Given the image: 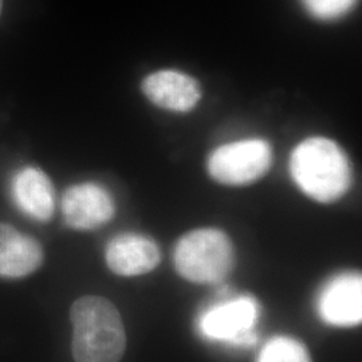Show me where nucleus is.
I'll list each match as a JSON object with an SVG mask.
<instances>
[{
    "label": "nucleus",
    "mask_w": 362,
    "mask_h": 362,
    "mask_svg": "<svg viewBox=\"0 0 362 362\" xmlns=\"http://www.w3.org/2000/svg\"><path fill=\"white\" fill-rule=\"evenodd\" d=\"M288 172L298 189L321 204L341 200L353 181L349 157L339 144L324 136H311L294 146Z\"/></svg>",
    "instance_id": "f257e3e1"
},
{
    "label": "nucleus",
    "mask_w": 362,
    "mask_h": 362,
    "mask_svg": "<svg viewBox=\"0 0 362 362\" xmlns=\"http://www.w3.org/2000/svg\"><path fill=\"white\" fill-rule=\"evenodd\" d=\"M76 362H119L127 334L116 306L106 298L82 297L70 310Z\"/></svg>",
    "instance_id": "f03ea898"
},
{
    "label": "nucleus",
    "mask_w": 362,
    "mask_h": 362,
    "mask_svg": "<svg viewBox=\"0 0 362 362\" xmlns=\"http://www.w3.org/2000/svg\"><path fill=\"white\" fill-rule=\"evenodd\" d=\"M176 272L192 284H219L233 270V242L218 228H197L182 235L173 251Z\"/></svg>",
    "instance_id": "7ed1b4c3"
},
{
    "label": "nucleus",
    "mask_w": 362,
    "mask_h": 362,
    "mask_svg": "<svg viewBox=\"0 0 362 362\" xmlns=\"http://www.w3.org/2000/svg\"><path fill=\"white\" fill-rule=\"evenodd\" d=\"M272 157V144L262 137L223 144L208 156V175L223 185L245 187L270 170Z\"/></svg>",
    "instance_id": "20e7f679"
},
{
    "label": "nucleus",
    "mask_w": 362,
    "mask_h": 362,
    "mask_svg": "<svg viewBox=\"0 0 362 362\" xmlns=\"http://www.w3.org/2000/svg\"><path fill=\"white\" fill-rule=\"evenodd\" d=\"M260 317V305L251 296L233 297L208 308L197 317L196 327L209 341L236 348H248L257 344L255 326Z\"/></svg>",
    "instance_id": "39448f33"
},
{
    "label": "nucleus",
    "mask_w": 362,
    "mask_h": 362,
    "mask_svg": "<svg viewBox=\"0 0 362 362\" xmlns=\"http://www.w3.org/2000/svg\"><path fill=\"white\" fill-rule=\"evenodd\" d=\"M315 308L325 324L353 327L362 321V278L360 272L338 274L320 291Z\"/></svg>",
    "instance_id": "423d86ee"
},
{
    "label": "nucleus",
    "mask_w": 362,
    "mask_h": 362,
    "mask_svg": "<svg viewBox=\"0 0 362 362\" xmlns=\"http://www.w3.org/2000/svg\"><path fill=\"white\" fill-rule=\"evenodd\" d=\"M66 224L79 231L95 230L113 219L116 204L110 192L97 182L70 187L62 199Z\"/></svg>",
    "instance_id": "0eeeda50"
},
{
    "label": "nucleus",
    "mask_w": 362,
    "mask_h": 362,
    "mask_svg": "<svg viewBox=\"0 0 362 362\" xmlns=\"http://www.w3.org/2000/svg\"><path fill=\"white\" fill-rule=\"evenodd\" d=\"M141 89L151 104L172 113L192 112L203 95L197 79L173 69L151 73L144 78Z\"/></svg>",
    "instance_id": "6e6552de"
},
{
    "label": "nucleus",
    "mask_w": 362,
    "mask_h": 362,
    "mask_svg": "<svg viewBox=\"0 0 362 362\" xmlns=\"http://www.w3.org/2000/svg\"><path fill=\"white\" fill-rule=\"evenodd\" d=\"M105 260L109 270L119 276H140L160 264L161 251L146 235L121 233L107 243Z\"/></svg>",
    "instance_id": "1a4fd4ad"
},
{
    "label": "nucleus",
    "mask_w": 362,
    "mask_h": 362,
    "mask_svg": "<svg viewBox=\"0 0 362 362\" xmlns=\"http://www.w3.org/2000/svg\"><path fill=\"white\" fill-rule=\"evenodd\" d=\"M42 262L43 250L37 239L0 223V276L23 278L38 270Z\"/></svg>",
    "instance_id": "9d476101"
},
{
    "label": "nucleus",
    "mask_w": 362,
    "mask_h": 362,
    "mask_svg": "<svg viewBox=\"0 0 362 362\" xmlns=\"http://www.w3.org/2000/svg\"><path fill=\"white\" fill-rule=\"evenodd\" d=\"M16 206L26 215L39 221L52 219L55 194L49 176L38 168L27 167L16 173L13 181Z\"/></svg>",
    "instance_id": "9b49d317"
},
{
    "label": "nucleus",
    "mask_w": 362,
    "mask_h": 362,
    "mask_svg": "<svg viewBox=\"0 0 362 362\" xmlns=\"http://www.w3.org/2000/svg\"><path fill=\"white\" fill-rule=\"evenodd\" d=\"M258 362H311V357L306 346L296 338L278 336L263 346Z\"/></svg>",
    "instance_id": "f8f14e48"
},
{
    "label": "nucleus",
    "mask_w": 362,
    "mask_h": 362,
    "mask_svg": "<svg viewBox=\"0 0 362 362\" xmlns=\"http://www.w3.org/2000/svg\"><path fill=\"white\" fill-rule=\"evenodd\" d=\"M311 16L321 21H334L349 13L357 0H300Z\"/></svg>",
    "instance_id": "ddd939ff"
},
{
    "label": "nucleus",
    "mask_w": 362,
    "mask_h": 362,
    "mask_svg": "<svg viewBox=\"0 0 362 362\" xmlns=\"http://www.w3.org/2000/svg\"><path fill=\"white\" fill-rule=\"evenodd\" d=\"M1 7H3V0H0V13H1Z\"/></svg>",
    "instance_id": "4468645a"
}]
</instances>
